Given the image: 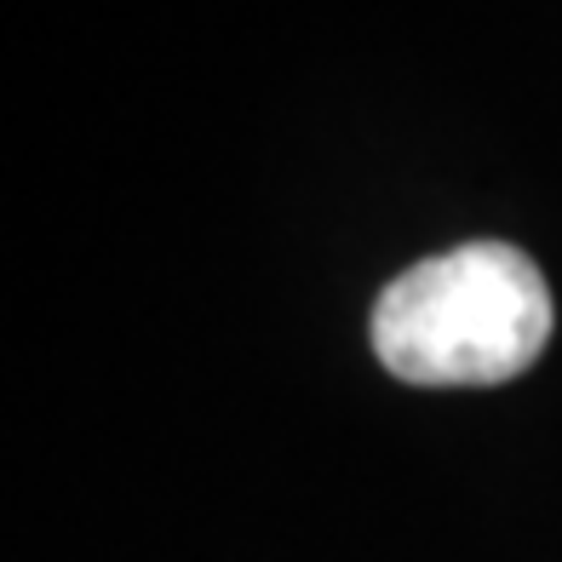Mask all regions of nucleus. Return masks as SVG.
Here are the masks:
<instances>
[{"label":"nucleus","mask_w":562,"mask_h":562,"mask_svg":"<svg viewBox=\"0 0 562 562\" xmlns=\"http://www.w3.org/2000/svg\"><path fill=\"white\" fill-rule=\"evenodd\" d=\"M551 339V288L510 241H465L396 276L373 304V350L407 385H505Z\"/></svg>","instance_id":"obj_1"}]
</instances>
